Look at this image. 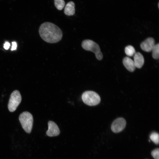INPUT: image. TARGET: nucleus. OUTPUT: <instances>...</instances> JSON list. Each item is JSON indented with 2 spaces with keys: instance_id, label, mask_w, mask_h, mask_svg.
<instances>
[{
  "instance_id": "nucleus-18",
  "label": "nucleus",
  "mask_w": 159,
  "mask_h": 159,
  "mask_svg": "<svg viewBox=\"0 0 159 159\" xmlns=\"http://www.w3.org/2000/svg\"><path fill=\"white\" fill-rule=\"evenodd\" d=\"M10 46V43L8 42H6L4 44V48L6 49H8Z\"/></svg>"
},
{
  "instance_id": "nucleus-19",
  "label": "nucleus",
  "mask_w": 159,
  "mask_h": 159,
  "mask_svg": "<svg viewBox=\"0 0 159 159\" xmlns=\"http://www.w3.org/2000/svg\"><path fill=\"white\" fill-rule=\"evenodd\" d=\"M159 3H158V8H159Z\"/></svg>"
},
{
  "instance_id": "nucleus-2",
  "label": "nucleus",
  "mask_w": 159,
  "mask_h": 159,
  "mask_svg": "<svg viewBox=\"0 0 159 159\" xmlns=\"http://www.w3.org/2000/svg\"><path fill=\"white\" fill-rule=\"evenodd\" d=\"M81 45L84 49L94 53L97 59L100 60L102 59L103 55L100 47L94 41L89 39L84 40L82 42Z\"/></svg>"
},
{
  "instance_id": "nucleus-12",
  "label": "nucleus",
  "mask_w": 159,
  "mask_h": 159,
  "mask_svg": "<svg viewBox=\"0 0 159 159\" xmlns=\"http://www.w3.org/2000/svg\"><path fill=\"white\" fill-rule=\"evenodd\" d=\"M125 52L126 54L130 57L133 56L136 53L134 48L130 45H128L125 47Z\"/></svg>"
},
{
  "instance_id": "nucleus-6",
  "label": "nucleus",
  "mask_w": 159,
  "mask_h": 159,
  "mask_svg": "<svg viewBox=\"0 0 159 159\" xmlns=\"http://www.w3.org/2000/svg\"><path fill=\"white\" fill-rule=\"evenodd\" d=\"M126 122L124 119L122 117L116 119L112 122L111 126V129L115 133H118L122 131L125 128Z\"/></svg>"
},
{
  "instance_id": "nucleus-10",
  "label": "nucleus",
  "mask_w": 159,
  "mask_h": 159,
  "mask_svg": "<svg viewBox=\"0 0 159 159\" xmlns=\"http://www.w3.org/2000/svg\"><path fill=\"white\" fill-rule=\"evenodd\" d=\"M123 63L126 68L130 72H133L136 68L133 61L128 57H125L123 60Z\"/></svg>"
},
{
  "instance_id": "nucleus-11",
  "label": "nucleus",
  "mask_w": 159,
  "mask_h": 159,
  "mask_svg": "<svg viewBox=\"0 0 159 159\" xmlns=\"http://www.w3.org/2000/svg\"><path fill=\"white\" fill-rule=\"evenodd\" d=\"M64 14L67 16H72L75 13V4L72 1L68 2L66 5L64 9Z\"/></svg>"
},
{
  "instance_id": "nucleus-8",
  "label": "nucleus",
  "mask_w": 159,
  "mask_h": 159,
  "mask_svg": "<svg viewBox=\"0 0 159 159\" xmlns=\"http://www.w3.org/2000/svg\"><path fill=\"white\" fill-rule=\"evenodd\" d=\"M48 129L46 132L47 135L49 137L56 136L59 135V128L54 122L49 121L48 122Z\"/></svg>"
},
{
  "instance_id": "nucleus-3",
  "label": "nucleus",
  "mask_w": 159,
  "mask_h": 159,
  "mask_svg": "<svg viewBox=\"0 0 159 159\" xmlns=\"http://www.w3.org/2000/svg\"><path fill=\"white\" fill-rule=\"evenodd\" d=\"M19 120L24 131L27 133H30L32 129L33 122L32 115L28 112H24L19 115Z\"/></svg>"
},
{
  "instance_id": "nucleus-4",
  "label": "nucleus",
  "mask_w": 159,
  "mask_h": 159,
  "mask_svg": "<svg viewBox=\"0 0 159 159\" xmlns=\"http://www.w3.org/2000/svg\"><path fill=\"white\" fill-rule=\"evenodd\" d=\"M82 98L85 104L90 106H95L98 104L101 100L99 95L92 91H87L84 92L82 95Z\"/></svg>"
},
{
  "instance_id": "nucleus-14",
  "label": "nucleus",
  "mask_w": 159,
  "mask_h": 159,
  "mask_svg": "<svg viewBox=\"0 0 159 159\" xmlns=\"http://www.w3.org/2000/svg\"><path fill=\"white\" fill-rule=\"evenodd\" d=\"M54 3L57 9L59 10L63 8L65 4L64 0H54Z\"/></svg>"
},
{
  "instance_id": "nucleus-15",
  "label": "nucleus",
  "mask_w": 159,
  "mask_h": 159,
  "mask_svg": "<svg viewBox=\"0 0 159 159\" xmlns=\"http://www.w3.org/2000/svg\"><path fill=\"white\" fill-rule=\"evenodd\" d=\"M151 140L155 144L159 143V134L158 133L154 132H152L150 136Z\"/></svg>"
},
{
  "instance_id": "nucleus-13",
  "label": "nucleus",
  "mask_w": 159,
  "mask_h": 159,
  "mask_svg": "<svg viewBox=\"0 0 159 159\" xmlns=\"http://www.w3.org/2000/svg\"><path fill=\"white\" fill-rule=\"evenodd\" d=\"M152 51V57L155 59H158L159 57V44L155 45Z\"/></svg>"
},
{
  "instance_id": "nucleus-17",
  "label": "nucleus",
  "mask_w": 159,
  "mask_h": 159,
  "mask_svg": "<svg viewBox=\"0 0 159 159\" xmlns=\"http://www.w3.org/2000/svg\"><path fill=\"white\" fill-rule=\"evenodd\" d=\"M12 45L11 50L13 51L16 49L17 48V43L15 42H12Z\"/></svg>"
},
{
  "instance_id": "nucleus-16",
  "label": "nucleus",
  "mask_w": 159,
  "mask_h": 159,
  "mask_svg": "<svg viewBox=\"0 0 159 159\" xmlns=\"http://www.w3.org/2000/svg\"><path fill=\"white\" fill-rule=\"evenodd\" d=\"M151 155L154 159H159V149L156 148L151 152Z\"/></svg>"
},
{
  "instance_id": "nucleus-9",
  "label": "nucleus",
  "mask_w": 159,
  "mask_h": 159,
  "mask_svg": "<svg viewBox=\"0 0 159 159\" xmlns=\"http://www.w3.org/2000/svg\"><path fill=\"white\" fill-rule=\"evenodd\" d=\"M133 61L136 67L140 68L144 63V57L140 53L136 52L134 54Z\"/></svg>"
},
{
  "instance_id": "nucleus-7",
  "label": "nucleus",
  "mask_w": 159,
  "mask_h": 159,
  "mask_svg": "<svg viewBox=\"0 0 159 159\" xmlns=\"http://www.w3.org/2000/svg\"><path fill=\"white\" fill-rule=\"evenodd\" d=\"M155 45L154 39L152 37H148L141 43L140 47L143 51L149 52L152 51Z\"/></svg>"
},
{
  "instance_id": "nucleus-1",
  "label": "nucleus",
  "mask_w": 159,
  "mask_h": 159,
  "mask_svg": "<svg viewBox=\"0 0 159 159\" xmlns=\"http://www.w3.org/2000/svg\"><path fill=\"white\" fill-rule=\"evenodd\" d=\"M39 32L42 39L50 43L59 42L62 39L63 36L60 29L50 22H45L42 24L39 27Z\"/></svg>"
},
{
  "instance_id": "nucleus-5",
  "label": "nucleus",
  "mask_w": 159,
  "mask_h": 159,
  "mask_svg": "<svg viewBox=\"0 0 159 159\" xmlns=\"http://www.w3.org/2000/svg\"><path fill=\"white\" fill-rule=\"evenodd\" d=\"M21 100V97L19 92L15 90L12 92L9 98L8 107L11 112L15 111L20 104Z\"/></svg>"
}]
</instances>
